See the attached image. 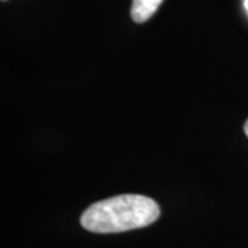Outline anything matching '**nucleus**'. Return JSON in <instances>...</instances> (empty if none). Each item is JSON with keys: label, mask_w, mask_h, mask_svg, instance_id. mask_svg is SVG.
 Here are the masks:
<instances>
[{"label": "nucleus", "mask_w": 248, "mask_h": 248, "mask_svg": "<svg viewBox=\"0 0 248 248\" xmlns=\"http://www.w3.org/2000/svg\"><path fill=\"white\" fill-rule=\"evenodd\" d=\"M163 0H133L131 4V18L134 22L142 24L157 11Z\"/></svg>", "instance_id": "f03ea898"}, {"label": "nucleus", "mask_w": 248, "mask_h": 248, "mask_svg": "<svg viewBox=\"0 0 248 248\" xmlns=\"http://www.w3.org/2000/svg\"><path fill=\"white\" fill-rule=\"evenodd\" d=\"M160 217V207L142 195H119L91 204L80 223L93 233H122L149 226Z\"/></svg>", "instance_id": "f257e3e1"}, {"label": "nucleus", "mask_w": 248, "mask_h": 248, "mask_svg": "<svg viewBox=\"0 0 248 248\" xmlns=\"http://www.w3.org/2000/svg\"><path fill=\"white\" fill-rule=\"evenodd\" d=\"M244 133H246V135L248 137V120L246 122V124H244Z\"/></svg>", "instance_id": "7ed1b4c3"}, {"label": "nucleus", "mask_w": 248, "mask_h": 248, "mask_svg": "<svg viewBox=\"0 0 248 248\" xmlns=\"http://www.w3.org/2000/svg\"><path fill=\"white\" fill-rule=\"evenodd\" d=\"M244 4H246V9H247L248 11V0H244Z\"/></svg>", "instance_id": "20e7f679"}]
</instances>
